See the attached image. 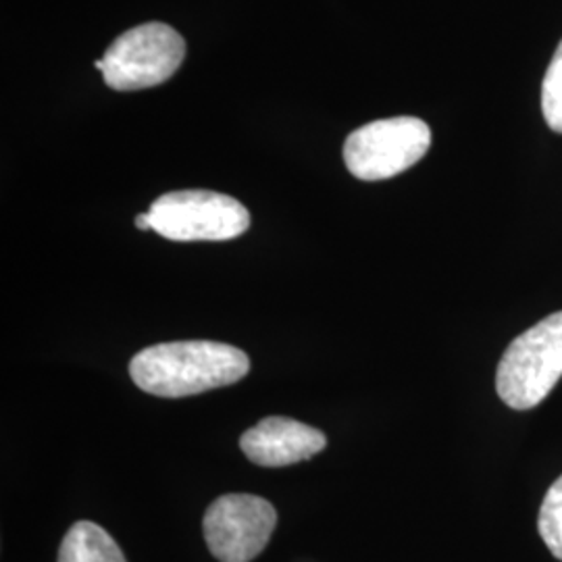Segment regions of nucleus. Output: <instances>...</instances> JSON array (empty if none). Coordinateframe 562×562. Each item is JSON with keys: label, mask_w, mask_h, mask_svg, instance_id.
Segmentation results:
<instances>
[{"label": "nucleus", "mask_w": 562, "mask_h": 562, "mask_svg": "<svg viewBox=\"0 0 562 562\" xmlns=\"http://www.w3.org/2000/svg\"><path fill=\"white\" fill-rule=\"evenodd\" d=\"M538 529L548 550L562 561V475L552 483V487L543 498L540 517H538Z\"/></svg>", "instance_id": "9"}, {"label": "nucleus", "mask_w": 562, "mask_h": 562, "mask_svg": "<svg viewBox=\"0 0 562 562\" xmlns=\"http://www.w3.org/2000/svg\"><path fill=\"white\" fill-rule=\"evenodd\" d=\"M153 232L173 241L234 240L250 227L240 201L211 190L162 194L150 204Z\"/></svg>", "instance_id": "4"}, {"label": "nucleus", "mask_w": 562, "mask_h": 562, "mask_svg": "<svg viewBox=\"0 0 562 562\" xmlns=\"http://www.w3.org/2000/svg\"><path fill=\"white\" fill-rule=\"evenodd\" d=\"M276 525L273 504L252 494H227L209 506L202 529L217 561L250 562L267 548Z\"/></svg>", "instance_id": "6"}, {"label": "nucleus", "mask_w": 562, "mask_h": 562, "mask_svg": "<svg viewBox=\"0 0 562 562\" xmlns=\"http://www.w3.org/2000/svg\"><path fill=\"white\" fill-rule=\"evenodd\" d=\"M186 42L171 25L150 21L123 32L102 57L104 83L120 92L153 88L176 76Z\"/></svg>", "instance_id": "3"}, {"label": "nucleus", "mask_w": 562, "mask_h": 562, "mask_svg": "<svg viewBox=\"0 0 562 562\" xmlns=\"http://www.w3.org/2000/svg\"><path fill=\"white\" fill-rule=\"evenodd\" d=\"M542 111L550 130L562 134V42L543 76Z\"/></svg>", "instance_id": "10"}, {"label": "nucleus", "mask_w": 562, "mask_h": 562, "mask_svg": "<svg viewBox=\"0 0 562 562\" xmlns=\"http://www.w3.org/2000/svg\"><path fill=\"white\" fill-rule=\"evenodd\" d=\"M136 227L142 229V232H148V229H153V223H150V215L148 213H144V215H138L136 217Z\"/></svg>", "instance_id": "11"}, {"label": "nucleus", "mask_w": 562, "mask_h": 562, "mask_svg": "<svg viewBox=\"0 0 562 562\" xmlns=\"http://www.w3.org/2000/svg\"><path fill=\"white\" fill-rule=\"evenodd\" d=\"M431 146V130L417 117L367 123L344 144L348 171L362 181L390 180L422 161Z\"/></svg>", "instance_id": "5"}, {"label": "nucleus", "mask_w": 562, "mask_h": 562, "mask_svg": "<svg viewBox=\"0 0 562 562\" xmlns=\"http://www.w3.org/2000/svg\"><path fill=\"white\" fill-rule=\"evenodd\" d=\"M562 378V311L548 315L506 348L496 390L506 406L527 411L548 398Z\"/></svg>", "instance_id": "2"}, {"label": "nucleus", "mask_w": 562, "mask_h": 562, "mask_svg": "<svg viewBox=\"0 0 562 562\" xmlns=\"http://www.w3.org/2000/svg\"><path fill=\"white\" fill-rule=\"evenodd\" d=\"M246 352L222 341H167L140 350L130 375L142 392L161 398L196 396L240 382L248 375Z\"/></svg>", "instance_id": "1"}, {"label": "nucleus", "mask_w": 562, "mask_h": 562, "mask_svg": "<svg viewBox=\"0 0 562 562\" xmlns=\"http://www.w3.org/2000/svg\"><path fill=\"white\" fill-rule=\"evenodd\" d=\"M327 446L325 434L288 417H267L240 438L241 452L259 467L280 469L317 457Z\"/></svg>", "instance_id": "7"}, {"label": "nucleus", "mask_w": 562, "mask_h": 562, "mask_svg": "<svg viewBox=\"0 0 562 562\" xmlns=\"http://www.w3.org/2000/svg\"><path fill=\"white\" fill-rule=\"evenodd\" d=\"M57 562H127L120 543L92 521H78L65 533Z\"/></svg>", "instance_id": "8"}]
</instances>
